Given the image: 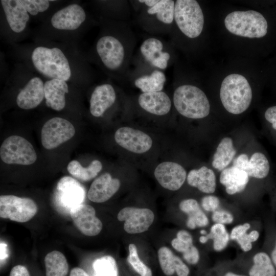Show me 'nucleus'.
I'll list each match as a JSON object with an SVG mask.
<instances>
[{
	"mask_svg": "<svg viewBox=\"0 0 276 276\" xmlns=\"http://www.w3.org/2000/svg\"><path fill=\"white\" fill-rule=\"evenodd\" d=\"M98 17L99 33L86 57L109 79L124 82L137 45V38L131 22Z\"/></svg>",
	"mask_w": 276,
	"mask_h": 276,
	"instance_id": "2",
	"label": "nucleus"
},
{
	"mask_svg": "<svg viewBox=\"0 0 276 276\" xmlns=\"http://www.w3.org/2000/svg\"><path fill=\"white\" fill-rule=\"evenodd\" d=\"M133 21L146 34L164 37L170 35L174 21L175 1H129Z\"/></svg>",
	"mask_w": 276,
	"mask_h": 276,
	"instance_id": "4",
	"label": "nucleus"
},
{
	"mask_svg": "<svg viewBox=\"0 0 276 276\" xmlns=\"http://www.w3.org/2000/svg\"><path fill=\"white\" fill-rule=\"evenodd\" d=\"M200 233L201 234H202L203 235H206L207 234L206 232L204 229L201 230Z\"/></svg>",
	"mask_w": 276,
	"mask_h": 276,
	"instance_id": "53",
	"label": "nucleus"
},
{
	"mask_svg": "<svg viewBox=\"0 0 276 276\" xmlns=\"http://www.w3.org/2000/svg\"><path fill=\"white\" fill-rule=\"evenodd\" d=\"M254 265L249 271V276H275L276 270L269 256L265 252L256 254Z\"/></svg>",
	"mask_w": 276,
	"mask_h": 276,
	"instance_id": "35",
	"label": "nucleus"
},
{
	"mask_svg": "<svg viewBox=\"0 0 276 276\" xmlns=\"http://www.w3.org/2000/svg\"><path fill=\"white\" fill-rule=\"evenodd\" d=\"M102 165L98 160L91 162L88 167H83L76 160H72L67 165L68 172L74 177L83 181L90 180L101 170Z\"/></svg>",
	"mask_w": 276,
	"mask_h": 276,
	"instance_id": "33",
	"label": "nucleus"
},
{
	"mask_svg": "<svg viewBox=\"0 0 276 276\" xmlns=\"http://www.w3.org/2000/svg\"><path fill=\"white\" fill-rule=\"evenodd\" d=\"M224 276H246V275H239V274H235L234 273H233V272H227L226 273Z\"/></svg>",
	"mask_w": 276,
	"mask_h": 276,
	"instance_id": "52",
	"label": "nucleus"
},
{
	"mask_svg": "<svg viewBox=\"0 0 276 276\" xmlns=\"http://www.w3.org/2000/svg\"><path fill=\"white\" fill-rule=\"evenodd\" d=\"M179 207L182 212L188 216L187 226L189 228L193 229L197 227L205 226L208 224V218L195 199L183 200L180 202Z\"/></svg>",
	"mask_w": 276,
	"mask_h": 276,
	"instance_id": "29",
	"label": "nucleus"
},
{
	"mask_svg": "<svg viewBox=\"0 0 276 276\" xmlns=\"http://www.w3.org/2000/svg\"><path fill=\"white\" fill-rule=\"evenodd\" d=\"M208 240H213V247L216 251H221L227 246L229 235L223 224L215 223L211 228L209 234H206Z\"/></svg>",
	"mask_w": 276,
	"mask_h": 276,
	"instance_id": "37",
	"label": "nucleus"
},
{
	"mask_svg": "<svg viewBox=\"0 0 276 276\" xmlns=\"http://www.w3.org/2000/svg\"><path fill=\"white\" fill-rule=\"evenodd\" d=\"M46 276H66L68 265L66 258L60 251L54 250L44 258Z\"/></svg>",
	"mask_w": 276,
	"mask_h": 276,
	"instance_id": "32",
	"label": "nucleus"
},
{
	"mask_svg": "<svg viewBox=\"0 0 276 276\" xmlns=\"http://www.w3.org/2000/svg\"><path fill=\"white\" fill-rule=\"evenodd\" d=\"M250 239L252 242L256 241L259 237V233L257 231L254 230L249 233Z\"/></svg>",
	"mask_w": 276,
	"mask_h": 276,
	"instance_id": "49",
	"label": "nucleus"
},
{
	"mask_svg": "<svg viewBox=\"0 0 276 276\" xmlns=\"http://www.w3.org/2000/svg\"><path fill=\"white\" fill-rule=\"evenodd\" d=\"M29 14L31 18H37L43 22L56 10V4L59 1L49 0H20Z\"/></svg>",
	"mask_w": 276,
	"mask_h": 276,
	"instance_id": "31",
	"label": "nucleus"
},
{
	"mask_svg": "<svg viewBox=\"0 0 276 276\" xmlns=\"http://www.w3.org/2000/svg\"><path fill=\"white\" fill-rule=\"evenodd\" d=\"M94 276H118L117 265L110 256H105L96 259L93 264Z\"/></svg>",
	"mask_w": 276,
	"mask_h": 276,
	"instance_id": "36",
	"label": "nucleus"
},
{
	"mask_svg": "<svg viewBox=\"0 0 276 276\" xmlns=\"http://www.w3.org/2000/svg\"><path fill=\"white\" fill-rule=\"evenodd\" d=\"M154 174L162 187L171 191L179 189L187 178L186 171L183 167L172 162L159 164L155 169Z\"/></svg>",
	"mask_w": 276,
	"mask_h": 276,
	"instance_id": "20",
	"label": "nucleus"
},
{
	"mask_svg": "<svg viewBox=\"0 0 276 276\" xmlns=\"http://www.w3.org/2000/svg\"><path fill=\"white\" fill-rule=\"evenodd\" d=\"M172 101L177 111L187 118L202 119L210 112V104L205 94L192 84L183 83L177 86L173 91Z\"/></svg>",
	"mask_w": 276,
	"mask_h": 276,
	"instance_id": "8",
	"label": "nucleus"
},
{
	"mask_svg": "<svg viewBox=\"0 0 276 276\" xmlns=\"http://www.w3.org/2000/svg\"><path fill=\"white\" fill-rule=\"evenodd\" d=\"M70 276H89V275L82 268H79V267H75L71 270L70 272Z\"/></svg>",
	"mask_w": 276,
	"mask_h": 276,
	"instance_id": "48",
	"label": "nucleus"
},
{
	"mask_svg": "<svg viewBox=\"0 0 276 276\" xmlns=\"http://www.w3.org/2000/svg\"><path fill=\"white\" fill-rule=\"evenodd\" d=\"M232 139L224 137L218 144L213 155V167L218 171H222L232 162L236 154Z\"/></svg>",
	"mask_w": 276,
	"mask_h": 276,
	"instance_id": "30",
	"label": "nucleus"
},
{
	"mask_svg": "<svg viewBox=\"0 0 276 276\" xmlns=\"http://www.w3.org/2000/svg\"><path fill=\"white\" fill-rule=\"evenodd\" d=\"M127 81L142 93H153L163 91L167 77L164 71L158 69L131 68Z\"/></svg>",
	"mask_w": 276,
	"mask_h": 276,
	"instance_id": "15",
	"label": "nucleus"
},
{
	"mask_svg": "<svg viewBox=\"0 0 276 276\" xmlns=\"http://www.w3.org/2000/svg\"><path fill=\"white\" fill-rule=\"evenodd\" d=\"M204 25V14L198 1H175L174 21L169 35L171 41L180 37L197 39L203 32Z\"/></svg>",
	"mask_w": 276,
	"mask_h": 276,
	"instance_id": "6",
	"label": "nucleus"
},
{
	"mask_svg": "<svg viewBox=\"0 0 276 276\" xmlns=\"http://www.w3.org/2000/svg\"><path fill=\"white\" fill-rule=\"evenodd\" d=\"M56 189L58 201L70 210L82 204L84 199L85 191L83 187L71 177L64 176L61 178L57 183Z\"/></svg>",
	"mask_w": 276,
	"mask_h": 276,
	"instance_id": "21",
	"label": "nucleus"
},
{
	"mask_svg": "<svg viewBox=\"0 0 276 276\" xmlns=\"http://www.w3.org/2000/svg\"><path fill=\"white\" fill-rule=\"evenodd\" d=\"M219 199L218 197L213 195L204 196L201 200L202 208L208 212H214L219 206Z\"/></svg>",
	"mask_w": 276,
	"mask_h": 276,
	"instance_id": "40",
	"label": "nucleus"
},
{
	"mask_svg": "<svg viewBox=\"0 0 276 276\" xmlns=\"http://www.w3.org/2000/svg\"><path fill=\"white\" fill-rule=\"evenodd\" d=\"M176 238L186 243L193 244L192 235L187 231L180 230L176 234Z\"/></svg>",
	"mask_w": 276,
	"mask_h": 276,
	"instance_id": "47",
	"label": "nucleus"
},
{
	"mask_svg": "<svg viewBox=\"0 0 276 276\" xmlns=\"http://www.w3.org/2000/svg\"><path fill=\"white\" fill-rule=\"evenodd\" d=\"M120 181L112 178L108 173H105L91 184L87 193L88 198L96 203H102L109 199L119 189Z\"/></svg>",
	"mask_w": 276,
	"mask_h": 276,
	"instance_id": "23",
	"label": "nucleus"
},
{
	"mask_svg": "<svg viewBox=\"0 0 276 276\" xmlns=\"http://www.w3.org/2000/svg\"><path fill=\"white\" fill-rule=\"evenodd\" d=\"M219 180L229 195L243 191L249 181V176L243 170L234 166L226 168L220 174Z\"/></svg>",
	"mask_w": 276,
	"mask_h": 276,
	"instance_id": "26",
	"label": "nucleus"
},
{
	"mask_svg": "<svg viewBox=\"0 0 276 276\" xmlns=\"http://www.w3.org/2000/svg\"><path fill=\"white\" fill-rule=\"evenodd\" d=\"M224 25L231 33L249 38L264 37L268 28L265 18L255 10L233 11L225 17Z\"/></svg>",
	"mask_w": 276,
	"mask_h": 276,
	"instance_id": "9",
	"label": "nucleus"
},
{
	"mask_svg": "<svg viewBox=\"0 0 276 276\" xmlns=\"http://www.w3.org/2000/svg\"><path fill=\"white\" fill-rule=\"evenodd\" d=\"M136 102L141 109L156 116L168 114L172 108L171 100L163 90L153 93H141L138 96Z\"/></svg>",
	"mask_w": 276,
	"mask_h": 276,
	"instance_id": "22",
	"label": "nucleus"
},
{
	"mask_svg": "<svg viewBox=\"0 0 276 276\" xmlns=\"http://www.w3.org/2000/svg\"><path fill=\"white\" fill-rule=\"evenodd\" d=\"M5 24L2 30L10 42L18 41L28 32L31 18L20 0H1ZM3 32V33H4Z\"/></svg>",
	"mask_w": 276,
	"mask_h": 276,
	"instance_id": "10",
	"label": "nucleus"
},
{
	"mask_svg": "<svg viewBox=\"0 0 276 276\" xmlns=\"http://www.w3.org/2000/svg\"><path fill=\"white\" fill-rule=\"evenodd\" d=\"M37 206L32 199L7 195L0 196V217L17 222L31 220L37 212Z\"/></svg>",
	"mask_w": 276,
	"mask_h": 276,
	"instance_id": "13",
	"label": "nucleus"
},
{
	"mask_svg": "<svg viewBox=\"0 0 276 276\" xmlns=\"http://www.w3.org/2000/svg\"><path fill=\"white\" fill-rule=\"evenodd\" d=\"M129 255L127 260L133 269L141 276H152V271L140 259L137 248L134 244L131 243L128 246Z\"/></svg>",
	"mask_w": 276,
	"mask_h": 276,
	"instance_id": "38",
	"label": "nucleus"
},
{
	"mask_svg": "<svg viewBox=\"0 0 276 276\" xmlns=\"http://www.w3.org/2000/svg\"><path fill=\"white\" fill-rule=\"evenodd\" d=\"M70 213L75 225L83 234L95 236L101 231L102 223L92 206L80 204L72 208Z\"/></svg>",
	"mask_w": 276,
	"mask_h": 276,
	"instance_id": "19",
	"label": "nucleus"
},
{
	"mask_svg": "<svg viewBox=\"0 0 276 276\" xmlns=\"http://www.w3.org/2000/svg\"><path fill=\"white\" fill-rule=\"evenodd\" d=\"M23 83L16 97L18 107L29 110L37 107L44 98V82L38 74L20 63Z\"/></svg>",
	"mask_w": 276,
	"mask_h": 276,
	"instance_id": "11",
	"label": "nucleus"
},
{
	"mask_svg": "<svg viewBox=\"0 0 276 276\" xmlns=\"http://www.w3.org/2000/svg\"><path fill=\"white\" fill-rule=\"evenodd\" d=\"M94 4L99 13L98 16L131 22L132 12L129 1H99Z\"/></svg>",
	"mask_w": 276,
	"mask_h": 276,
	"instance_id": "25",
	"label": "nucleus"
},
{
	"mask_svg": "<svg viewBox=\"0 0 276 276\" xmlns=\"http://www.w3.org/2000/svg\"><path fill=\"white\" fill-rule=\"evenodd\" d=\"M118 99L117 88L110 82H105L95 86L90 95L89 111L95 117L102 116L111 108Z\"/></svg>",
	"mask_w": 276,
	"mask_h": 276,
	"instance_id": "18",
	"label": "nucleus"
},
{
	"mask_svg": "<svg viewBox=\"0 0 276 276\" xmlns=\"http://www.w3.org/2000/svg\"><path fill=\"white\" fill-rule=\"evenodd\" d=\"M187 179L190 186L197 188L203 193L211 194L216 190L215 174L212 169L205 166L191 170L187 175Z\"/></svg>",
	"mask_w": 276,
	"mask_h": 276,
	"instance_id": "28",
	"label": "nucleus"
},
{
	"mask_svg": "<svg viewBox=\"0 0 276 276\" xmlns=\"http://www.w3.org/2000/svg\"><path fill=\"white\" fill-rule=\"evenodd\" d=\"M182 256L186 261L190 264H196L199 260V251L197 248L193 245L183 253Z\"/></svg>",
	"mask_w": 276,
	"mask_h": 276,
	"instance_id": "41",
	"label": "nucleus"
},
{
	"mask_svg": "<svg viewBox=\"0 0 276 276\" xmlns=\"http://www.w3.org/2000/svg\"><path fill=\"white\" fill-rule=\"evenodd\" d=\"M158 258L161 269L165 275L171 276L175 272L178 276L189 275L188 267L168 247L163 246L158 249Z\"/></svg>",
	"mask_w": 276,
	"mask_h": 276,
	"instance_id": "27",
	"label": "nucleus"
},
{
	"mask_svg": "<svg viewBox=\"0 0 276 276\" xmlns=\"http://www.w3.org/2000/svg\"><path fill=\"white\" fill-rule=\"evenodd\" d=\"M118 219L124 221V229L128 234L143 233L153 222L154 214L150 209L127 206L120 211Z\"/></svg>",
	"mask_w": 276,
	"mask_h": 276,
	"instance_id": "16",
	"label": "nucleus"
},
{
	"mask_svg": "<svg viewBox=\"0 0 276 276\" xmlns=\"http://www.w3.org/2000/svg\"><path fill=\"white\" fill-rule=\"evenodd\" d=\"M269 170V163L265 155L261 152H255L249 159L244 171L249 177L262 179L267 176Z\"/></svg>",
	"mask_w": 276,
	"mask_h": 276,
	"instance_id": "34",
	"label": "nucleus"
},
{
	"mask_svg": "<svg viewBox=\"0 0 276 276\" xmlns=\"http://www.w3.org/2000/svg\"><path fill=\"white\" fill-rule=\"evenodd\" d=\"M220 98L224 108L229 113L239 114L249 107L252 98L251 87L243 75L233 73L223 80Z\"/></svg>",
	"mask_w": 276,
	"mask_h": 276,
	"instance_id": "7",
	"label": "nucleus"
},
{
	"mask_svg": "<svg viewBox=\"0 0 276 276\" xmlns=\"http://www.w3.org/2000/svg\"><path fill=\"white\" fill-rule=\"evenodd\" d=\"M208 241V238H206L205 235H203L200 237L199 238V241L201 243H205Z\"/></svg>",
	"mask_w": 276,
	"mask_h": 276,
	"instance_id": "51",
	"label": "nucleus"
},
{
	"mask_svg": "<svg viewBox=\"0 0 276 276\" xmlns=\"http://www.w3.org/2000/svg\"><path fill=\"white\" fill-rule=\"evenodd\" d=\"M171 245L176 250L183 254L193 244L185 242L175 238L172 240Z\"/></svg>",
	"mask_w": 276,
	"mask_h": 276,
	"instance_id": "44",
	"label": "nucleus"
},
{
	"mask_svg": "<svg viewBox=\"0 0 276 276\" xmlns=\"http://www.w3.org/2000/svg\"><path fill=\"white\" fill-rule=\"evenodd\" d=\"M271 260L274 266L276 267V244L271 252Z\"/></svg>",
	"mask_w": 276,
	"mask_h": 276,
	"instance_id": "50",
	"label": "nucleus"
},
{
	"mask_svg": "<svg viewBox=\"0 0 276 276\" xmlns=\"http://www.w3.org/2000/svg\"><path fill=\"white\" fill-rule=\"evenodd\" d=\"M114 139L124 149L139 154L149 151L153 144L152 140L147 134L129 127H122L117 129Z\"/></svg>",
	"mask_w": 276,
	"mask_h": 276,
	"instance_id": "17",
	"label": "nucleus"
},
{
	"mask_svg": "<svg viewBox=\"0 0 276 276\" xmlns=\"http://www.w3.org/2000/svg\"><path fill=\"white\" fill-rule=\"evenodd\" d=\"M70 84L60 79L47 80L44 85L47 106L55 111L63 110L66 105V95L69 93Z\"/></svg>",
	"mask_w": 276,
	"mask_h": 276,
	"instance_id": "24",
	"label": "nucleus"
},
{
	"mask_svg": "<svg viewBox=\"0 0 276 276\" xmlns=\"http://www.w3.org/2000/svg\"><path fill=\"white\" fill-rule=\"evenodd\" d=\"M17 54L22 63L47 80L60 79L72 84L94 80L89 61L75 44L35 41L18 49Z\"/></svg>",
	"mask_w": 276,
	"mask_h": 276,
	"instance_id": "1",
	"label": "nucleus"
},
{
	"mask_svg": "<svg viewBox=\"0 0 276 276\" xmlns=\"http://www.w3.org/2000/svg\"><path fill=\"white\" fill-rule=\"evenodd\" d=\"M95 18L82 6L71 3L60 7L42 22L35 41H57L76 44L77 37L94 26Z\"/></svg>",
	"mask_w": 276,
	"mask_h": 276,
	"instance_id": "3",
	"label": "nucleus"
},
{
	"mask_svg": "<svg viewBox=\"0 0 276 276\" xmlns=\"http://www.w3.org/2000/svg\"><path fill=\"white\" fill-rule=\"evenodd\" d=\"M0 156L1 159L8 164L30 165L37 159L32 145L18 135L10 136L4 140L1 146Z\"/></svg>",
	"mask_w": 276,
	"mask_h": 276,
	"instance_id": "12",
	"label": "nucleus"
},
{
	"mask_svg": "<svg viewBox=\"0 0 276 276\" xmlns=\"http://www.w3.org/2000/svg\"><path fill=\"white\" fill-rule=\"evenodd\" d=\"M250 224L248 223L239 225L233 228L232 230L230 238L232 240H236L237 238L246 233L250 228Z\"/></svg>",
	"mask_w": 276,
	"mask_h": 276,
	"instance_id": "42",
	"label": "nucleus"
},
{
	"mask_svg": "<svg viewBox=\"0 0 276 276\" xmlns=\"http://www.w3.org/2000/svg\"><path fill=\"white\" fill-rule=\"evenodd\" d=\"M146 35L139 47L136 46L130 69L153 68L165 71L175 61V48L164 37Z\"/></svg>",
	"mask_w": 276,
	"mask_h": 276,
	"instance_id": "5",
	"label": "nucleus"
},
{
	"mask_svg": "<svg viewBox=\"0 0 276 276\" xmlns=\"http://www.w3.org/2000/svg\"><path fill=\"white\" fill-rule=\"evenodd\" d=\"M236 241L244 251L246 252L251 250L252 248V242L250 239L249 234H247V233L244 234L237 238Z\"/></svg>",
	"mask_w": 276,
	"mask_h": 276,
	"instance_id": "43",
	"label": "nucleus"
},
{
	"mask_svg": "<svg viewBox=\"0 0 276 276\" xmlns=\"http://www.w3.org/2000/svg\"><path fill=\"white\" fill-rule=\"evenodd\" d=\"M264 116L266 120L272 124V128L276 130V106L268 108Z\"/></svg>",
	"mask_w": 276,
	"mask_h": 276,
	"instance_id": "45",
	"label": "nucleus"
},
{
	"mask_svg": "<svg viewBox=\"0 0 276 276\" xmlns=\"http://www.w3.org/2000/svg\"><path fill=\"white\" fill-rule=\"evenodd\" d=\"M75 133L73 124L60 117H54L43 125L41 132L42 146L47 149L55 148L72 139Z\"/></svg>",
	"mask_w": 276,
	"mask_h": 276,
	"instance_id": "14",
	"label": "nucleus"
},
{
	"mask_svg": "<svg viewBox=\"0 0 276 276\" xmlns=\"http://www.w3.org/2000/svg\"><path fill=\"white\" fill-rule=\"evenodd\" d=\"M9 276H30V274L25 266L17 265L12 268Z\"/></svg>",
	"mask_w": 276,
	"mask_h": 276,
	"instance_id": "46",
	"label": "nucleus"
},
{
	"mask_svg": "<svg viewBox=\"0 0 276 276\" xmlns=\"http://www.w3.org/2000/svg\"><path fill=\"white\" fill-rule=\"evenodd\" d=\"M212 219L216 223L230 224L234 220L233 215L224 210H216L212 214Z\"/></svg>",
	"mask_w": 276,
	"mask_h": 276,
	"instance_id": "39",
	"label": "nucleus"
}]
</instances>
